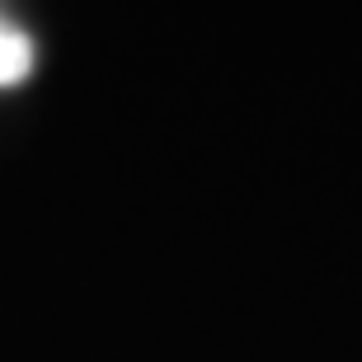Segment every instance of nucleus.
I'll return each mask as SVG.
<instances>
[{
	"mask_svg": "<svg viewBox=\"0 0 362 362\" xmlns=\"http://www.w3.org/2000/svg\"><path fill=\"white\" fill-rule=\"evenodd\" d=\"M33 66V47L19 28L0 24V85H19Z\"/></svg>",
	"mask_w": 362,
	"mask_h": 362,
	"instance_id": "f257e3e1",
	"label": "nucleus"
}]
</instances>
